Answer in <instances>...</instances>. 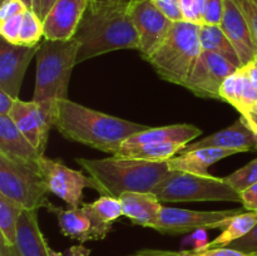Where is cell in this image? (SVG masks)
<instances>
[{"label":"cell","mask_w":257,"mask_h":256,"mask_svg":"<svg viewBox=\"0 0 257 256\" xmlns=\"http://www.w3.org/2000/svg\"><path fill=\"white\" fill-rule=\"evenodd\" d=\"M79 43L77 64L120 49H140V37L128 14V3H88L74 34Z\"/></svg>","instance_id":"obj_1"},{"label":"cell","mask_w":257,"mask_h":256,"mask_svg":"<svg viewBox=\"0 0 257 256\" xmlns=\"http://www.w3.org/2000/svg\"><path fill=\"white\" fill-rule=\"evenodd\" d=\"M54 127L67 140L115 155L128 137L148 127L98 112L70 99L55 103Z\"/></svg>","instance_id":"obj_2"},{"label":"cell","mask_w":257,"mask_h":256,"mask_svg":"<svg viewBox=\"0 0 257 256\" xmlns=\"http://www.w3.org/2000/svg\"><path fill=\"white\" fill-rule=\"evenodd\" d=\"M75 161L87 171L95 191L102 196L115 198L124 192H153L171 171L167 161L151 162L117 156L100 160L77 158Z\"/></svg>","instance_id":"obj_3"},{"label":"cell","mask_w":257,"mask_h":256,"mask_svg":"<svg viewBox=\"0 0 257 256\" xmlns=\"http://www.w3.org/2000/svg\"><path fill=\"white\" fill-rule=\"evenodd\" d=\"M79 43L44 39L39 44L35 60L37 75L33 100L55 108V103L68 98L70 75L77 65Z\"/></svg>","instance_id":"obj_4"},{"label":"cell","mask_w":257,"mask_h":256,"mask_svg":"<svg viewBox=\"0 0 257 256\" xmlns=\"http://www.w3.org/2000/svg\"><path fill=\"white\" fill-rule=\"evenodd\" d=\"M201 52L200 24L181 20L173 22L165 42L147 62L162 79L183 85Z\"/></svg>","instance_id":"obj_5"},{"label":"cell","mask_w":257,"mask_h":256,"mask_svg":"<svg viewBox=\"0 0 257 256\" xmlns=\"http://www.w3.org/2000/svg\"><path fill=\"white\" fill-rule=\"evenodd\" d=\"M152 193L161 202H196V201H230L241 202V192L226 182L225 177L193 175L170 171Z\"/></svg>","instance_id":"obj_6"},{"label":"cell","mask_w":257,"mask_h":256,"mask_svg":"<svg viewBox=\"0 0 257 256\" xmlns=\"http://www.w3.org/2000/svg\"><path fill=\"white\" fill-rule=\"evenodd\" d=\"M49 188L37 163L13 160L0 155V193L19 203L24 210L48 208Z\"/></svg>","instance_id":"obj_7"},{"label":"cell","mask_w":257,"mask_h":256,"mask_svg":"<svg viewBox=\"0 0 257 256\" xmlns=\"http://www.w3.org/2000/svg\"><path fill=\"white\" fill-rule=\"evenodd\" d=\"M241 210L195 211L186 208L163 207L160 218L153 230L166 235H181L197 230L225 228L233 216Z\"/></svg>","instance_id":"obj_8"},{"label":"cell","mask_w":257,"mask_h":256,"mask_svg":"<svg viewBox=\"0 0 257 256\" xmlns=\"http://www.w3.org/2000/svg\"><path fill=\"white\" fill-rule=\"evenodd\" d=\"M128 14L140 37V53L147 60L167 38L173 22L152 0H130Z\"/></svg>","instance_id":"obj_9"},{"label":"cell","mask_w":257,"mask_h":256,"mask_svg":"<svg viewBox=\"0 0 257 256\" xmlns=\"http://www.w3.org/2000/svg\"><path fill=\"white\" fill-rule=\"evenodd\" d=\"M237 69L240 68L220 54L202 50L182 87L200 98L221 100L220 89L223 80Z\"/></svg>","instance_id":"obj_10"},{"label":"cell","mask_w":257,"mask_h":256,"mask_svg":"<svg viewBox=\"0 0 257 256\" xmlns=\"http://www.w3.org/2000/svg\"><path fill=\"white\" fill-rule=\"evenodd\" d=\"M38 167L50 192L62 198L70 207L82 206L83 190L85 187L93 188L89 176L83 175L80 171L72 170L62 162L53 161L45 156L38 160Z\"/></svg>","instance_id":"obj_11"},{"label":"cell","mask_w":257,"mask_h":256,"mask_svg":"<svg viewBox=\"0 0 257 256\" xmlns=\"http://www.w3.org/2000/svg\"><path fill=\"white\" fill-rule=\"evenodd\" d=\"M54 114L55 109L49 105L39 104L34 100L23 102L18 98L9 117L40 155H44L48 136L54 127Z\"/></svg>","instance_id":"obj_12"},{"label":"cell","mask_w":257,"mask_h":256,"mask_svg":"<svg viewBox=\"0 0 257 256\" xmlns=\"http://www.w3.org/2000/svg\"><path fill=\"white\" fill-rule=\"evenodd\" d=\"M38 49L39 45L24 47L0 40V89L15 99L19 98L25 72Z\"/></svg>","instance_id":"obj_13"},{"label":"cell","mask_w":257,"mask_h":256,"mask_svg":"<svg viewBox=\"0 0 257 256\" xmlns=\"http://www.w3.org/2000/svg\"><path fill=\"white\" fill-rule=\"evenodd\" d=\"M220 27L237 50L243 67L257 58V39L235 0H225Z\"/></svg>","instance_id":"obj_14"},{"label":"cell","mask_w":257,"mask_h":256,"mask_svg":"<svg viewBox=\"0 0 257 256\" xmlns=\"http://www.w3.org/2000/svg\"><path fill=\"white\" fill-rule=\"evenodd\" d=\"M88 3V0H57L43 20L44 39L63 42L73 39Z\"/></svg>","instance_id":"obj_15"},{"label":"cell","mask_w":257,"mask_h":256,"mask_svg":"<svg viewBox=\"0 0 257 256\" xmlns=\"http://www.w3.org/2000/svg\"><path fill=\"white\" fill-rule=\"evenodd\" d=\"M200 148L235 150L238 153L257 151V135H255V132L240 117L225 130L218 131L202 140L187 143L178 153L190 152V151L200 150Z\"/></svg>","instance_id":"obj_16"},{"label":"cell","mask_w":257,"mask_h":256,"mask_svg":"<svg viewBox=\"0 0 257 256\" xmlns=\"http://www.w3.org/2000/svg\"><path fill=\"white\" fill-rule=\"evenodd\" d=\"M8 247L13 256H50V246L48 245L38 222V211H23L18 223L15 245Z\"/></svg>","instance_id":"obj_17"},{"label":"cell","mask_w":257,"mask_h":256,"mask_svg":"<svg viewBox=\"0 0 257 256\" xmlns=\"http://www.w3.org/2000/svg\"><path fill=\"white\" fill-rule=\"evenodd\" d=\"M123 213L135 225L155 228L163 206L152 192H124L119 197Z\"/></svg>","instance_id":"obj_18"},{"label":"cell","mask_w":257,"mask_h":256,"mask_svg":"<svg viewBox=\"0 0 257 256\" xmlns=\"http://www.w3.org/2000/svg\"><path fill=\"white\" fill-rule=\"evenodd\" d=\"M202 131L192 124H171L165 127H155L141 131L125 140L122 147H136L147 143H181L187 145L195 138L200 137Z\"/></svg>","instance_id":"obj_19"},{"label":"cell","mask_w":257,"mask_h":256,"mask_svg":"<svg viewBox=\"0 0 257 256\" xmlns=\"http://www.w3.org/2000/svg\"><path fill=\"white\" fill-rule=\"evenodd\" d=\"M0 155L13 160L37 163L42 156L19 131L9 115H0Z\"/></svg>","instance_id":"obj_20"},{"label":"cell","mask_w":257,"mask_h":256,"mask_svg":"<svg viewBox=\"0 0 257 256\" xmlns=\"http://www.w3.org/2000/svg\"><path fill=\"white\" fill-rule=\"evenodd\" d=\"M238 153L235 150H222V148H200L190 152L177 153L175 157L167 161L171 171H182L193 175H210L208 167L213 163Z\"/></svg>","instance_id":"obj_21"},{"label":"cell","mask_w":257,"mask_h":256,"mask_svg":"<svg viewBox=\"0 0 257 256\" xmlns=\"http://www.w3.org/2000/svg\"><path fill=\"white\" fill-rule=\"evenodd\" d=\"M47 210L54 213L60 231L64 236L72 238V240L79 241L80 243L87 242V241H95L92 221L83 206L64 210V208L57 207L52 203Z\"/></svg>","instance_id":"obj_22"},{"label":"cell","mask_w":257,"mask_h":256,"mask_svg":"<svg viewBox=\"0 0 257 256\" xmlns=\"http://www.w3.org/2000/svg\"><path fill=\"white\" fill-rule=\"evenodd\" d=\"M200 42L202 50L220 54L237 68L243 67L237 50L220 25H200Z\"/></svg>","instance_id":"obj_23"},{"label":"cell","mask_w":257,"mask_h":256,"mask_svg":"<svg viewBox=\"0 0 257 256\" xmlns=\"http://www.w3.org/2000/svg\"><path fill=\"white\" fill-rule=\"evenodd\" d=\"M185 145L181 143H147L136 147H120L115 155L117 157L135 158V160L151 161V162H165L175 157Z\"/></svg>","instance_id":"obj_24"},{"label":"cell","mask_w":257,"mask_h":256,"mask_svg":"<svg viewBox=\"0 0 257 256\" xmlns=\"http://www.w3.org/2000/svg\"><path fill=\"white\" fill-rule=\"evenodd\" d=\"M257 223V212L255 211H247V212H240L238 215L233 216L232 220L228 222L222 230V232L206 245L200 246L203 248H217V247H227L230 243L238 238L247 235Z\"/></svg>","instance_id":"obj_25"},{"label":"cell","mask_w":257,"mask_h":256,"mask_svg":"<svg viewBox=\"0 0 257 256\" xmlns=\"http://www.w3.org/2000/svg\"><path fill=\"white\" fill-rule=\"evenodd\" d=\"M24 208L15 201L0 193V233L2 242L14 246L17 241L18 223Z\"/></svg>","instance_id":"obj_26"},{"label":"cell","mask_w":257,"mask_h":256,"mask_svg":"<svg viewBox=\"0 0 257 256\" xmlns=\"http://www.w3.org/2000/svg\"><path fill=\"white\" fill-rule=\"evenodd\" d=\"M44 38V27L43 22L34 10L28 9L23 14V24L20 30L19 45L24 47H35L40 44V39Z\"/></svg>","instance_id":"obj_27"},{"label":"cell","mask_w":257,"mask_h":256,"mask_svg":"<svg viewBox=\"0 0 257 256\" xmlns=\"http://www.w3.org/2000/svg\"><path fill=\"white\" fill-rule=\"evenodd\" d=\"M256 102L257 89L251 83L245 68H240L237 70V107H236V109L241 114L246 110L252 109Z\"/></svg>","instance_id":"obj_28"},{"label":"cell","mask_w":257,"mask_h":256,"mask_svg":"<svg viewBox=\"0 0 257 256\" xmlns=\"http://www.w3.org/2000/svg\"><path fill=\"white\" fill-rule=\"evenodd\" d=\"M89 205L104 222L110 223V225H113V222L117 221L120 216H124L119 198L112 197V196H100L97 201Z\"/></svg>","instance_id":"obj_29"},{"label":"cell","mask_w":257,"mask_h":256,"mask_svg":"<svg viewBox=\"0 0 257 256\" xmlns=\"http://www.w3.org/2000/svg\"><path fill=\"white\" fill-rule=\"evenodd\" d=\"M226 182L228 185L232 186L236 191L242 192L246 188L251 187V186L256 185L257 183V157L248 162L247 165L243 167L238 168L231 175L226 176L225 177Z\"/></svg>","instance_id":"obj_30"},{"label":"cell","mask_w":257,"mask_h":256,"mask_svg":"<svg viewBox=\"0 0 257 256\" xmlns=\"http://www.w3.org/2000/svg\"><path fill=\"white\" fill-rule=\"evenodd\" d=\"M22 24L23 14L0 22V35H2V39L7 40L10 44L19 45Z\"/></svg>","instance_id":"obj_31"},{"label":"cell","mask_w":257,"mask_h":256,"mask_svg":"<svg viewBox=\"0 0 257 256\" xmlns=\"http://www.w3.org/2000/svg\"><path fill=\"white\" fill-rule=\"evenodd\" d=\"M223 3H225V0H206L205 14H203L202 24H221V20H222L223 15Z\"/></svg>","instance_id":"obj_32"},{"label":"cell","mask_w":257,"mask_h":256,"mask_svg":"<svg viewBox=\"0 0 257 256\" xmlns=\"http://www.w3.org/2000/svg\"><path fill=\"white\" fill-rule=\"evenodd\" d=\"M237 70L223 80L220 89L221 100L230 103L235 108L237 107Z\"/></svg>","instance_id":"obj_33"},{"label":"cell","mask_w":257,"mask_h":256,"mask_svg":"<svg viewBox=\"0 0 257 256\" xmlns=\"http://www.w3.org/2000/svg\"><path fill=\"white\" fill-rule=\"evenodd\" d=\"M227 247L235 248L247 255H256L257 253V223L255 227L250 231L246 236L233 241Z\"/></svg>","instance_id":"obj_34"},{"label":"cell","mask_w":257,"mask_h":256,"mask_svg":"<svg viewBox=\"0 0 257 256\" xmlns=\"http://www.w3.org/2000/svg\"><path fill=\"white\" fill-rule=\"evenodd\" d=\"M152 2L172 22L185 20L182 9H181L180 0H152Z\"/></svg>","instance_id":"obj_35"},{"label":"cell","mask_w":257,"mask_h":256,"mask_svg":"<svg viewBox=\"0 0 257 256\" xmlns=\"http://www.w3.org/2000/svg\"><path fill=\"white\" fill-rule=\"evenodd\" d=\"M27 10V5L22 0H4L0 7V22L24 14Z\"/></svg>","instance_id":"obj_36"},{"label":"cell","mask_w":257,"mask_h":256,"mask_svg":"<svg viewBox=\"0 0 257 256\" xmlns=\"http://www.w3.org/2000/svg\"><path fill=\"white\" fill-rule=\"evenodd\" d=\"M257 39V0H235Z\"/></svg>","instance_id":"obj_37"},{"label":"cell","mask_w":257,"mask_h":256,"mask_svg":"<svg viewBox=\"0 0 257 256\" xmlns=\"http://www.w3.org/2000/svg\"><path fill=\"white\" fill-rule=\"evenodd\" d=\"M190 256H255L247 255L241 251L231 247H217V248H203L197 247L196 250L190 251Z\"/></svg>","instance_id":"obj_38"},{"label":"cell","mask_w":257,"mask_h":256,"mask_svg":"<svg viewBox=\"0 0 257 256\" xmlns=\"http://www.w3.org/2000/svg\"><path fill=\"white\" fill-rule=\"evenodd\" d=\"M241 203L247 211L257 212V183L241 192Z\"/></svg>","instance_id":"obj_39"},{"label":"cell","mask_w":257,"mask_h":256,"mask_svg":"<svg viewBox=\"0 0 257 256\" xmlns=\"http://www.w3.org/2000/svg\"><path fill=\"white\" fill-rule=\"evenodd\" d=\"M131 256H190V251H170V250H156V248H145L137 251Z\"/></svg>","instance_id":"obj_40"},{"label":"cell","mask_w":257,"mask_h":256,"mask_svg":"<svg viewBox=\"0 0 257 256\" xmlns=\"http://www.w3.org/2000/svg\"><path fill=\"white\" fill-rule=\"evenodd\" d=\"M50 256H89L90 250L89 248L84 247V246L80 243V245H74L70 246L69 248H67L63 252H58V251L53 250L52 247L49 248Z\"/></svg>","instance_id":"obj_41"},{"label":"cell","mask_w":257,"mask_h":256,"mask_svg":"<svg viewBox=\"0 0 257 256\" xmlns=\"http://www.w3.org/2000/svg\"><path fill=\"white\" fill-rule=\"evenodd\" d=\"M15 103V98L0 89V115H9Z\"/></svg>","instance_id":"obj_42"},{"label":"cell","mask_w":257,"mask_h":256,"mask_svg":"<svg viewBox=\"0 0 257 256\" xmlns=\"http://www.w3.org/2000/svg\"><path fill=\"white\" fill-rule=\"evenodd\" d=\"M55 2L57 0H37V4H35L34 7V12L37 13L38 17L43 20L45 19V17H47L48 13L50 12V9H52L53 5L55 4Z\"/></svg>","instance_id":"obj_43"},{"label":"cell","mask_w":257,"mask_h":256,"mask_svg":"<svg viewBox=\"0 0 257 256\" xmlns=\"http://www.w3.org/2000/svg\"><path fill=\"white\" fill-rule=\"evenodd\" d=\"M205 7L206 0H193V18H195V23L197 24H202L203 14H205Z\"/></svg>","instance_id":"obj_44"},{"label":"cell","mask_w":257,"mask_h":256,"mask_svg":"<svg viewBox=\"0 0 257 256\" xmlns=\"http://www.w3.org/2000/svg\"><path fill=\"white\" fill-rule=\"evenodd\" d=\"M241 118L245 120L246 124L257 135V112L253 109H248L246 112L241 113Z\"/></svg>","instance_id":"obj_45"},{"label":"cell","mask_w":257,"mask_h":256,"mask_svg":"<svg viewBox=\"0 0 257 256\" xmlns=\"http://www.w3.org/2000/svg\"><path fill=\"white\" fill-rule=\"evenodd\" d=\"M180 4H181V9H182L185 20L195 23V18H193V10H192L193 0H180ZM196 24H197V23H196Z\"/></svg>","instance_id":"obj_46"},{"label":"cell","mask_w":257,"mask_h":256,"mask_svg":"<svg viewBox=\"0 0 257 256\" xmlns=\"http://www.w3.org/2000/svg\"><path fill=\"white\" fill-rule=\"evenodd\" d=\"M243 68H245L246 73H247L248 78H250V80H251V83L253 84V87L257 89V67L253 64V62H251V63H248L247 65H245Z\"/></svg>","instance_id":"obj_47"},{"label":"cell","mask_w":257,"mask_h":256,"mask_svg":"<svg viewBox=\"0 0 257 256\" xmlns=\"http://www.w3.org/2000/svg\"><path fill=\"white\" fill-rule=\"evenodd\" d=\"M0 256H13L10 252V248L2 241H0Z\"/></svg>","instance_id":"obj_48"},{"label":"cell","mask_w":257,"mask_h":256,"mask_svg":"<svg viewBox=\"0 0 257 256\" xmlns=\"http://www.w3.org/2000/svg\"><path fill=\"white\" fill-rule=\"evenodd\" d=\"M22 2L24 3V4L27 5L28 9H30V10H34L35 4H37V0H22Z\"/></svg>","instance_id":"obj_49"},{"label":"cell","mask_w":257,"mask_h":256,"mask_svg":"<svg viewBox=\"0 0 257 256\" xmlns=\"http://www.w3.org/2000/svg\"><path fill=\"white\" fill-rule=\"evenodd\" d=\"M89 3H112L114 0H88Z\"/></svg>","instance_id":"obj_50"},{"label":"cell","mask_w":257,"mask_h":256,"mask_svg":"<svg viewBox=\"0 0 257 256\" xmlns=\"http://www.w3.org/2000/svg\"><path fill=\"white\" fill-rule=\"evenodd\" d=\"M252 109L256 110V112H257V102L255 103V105H253V107H252Z\"/></svg>","instance_id":"obj_51"},{"label":"cell","mask_w":257,"mask_h":256,"mask_svg":"<svg viewBox=\"0 0 257 256\" xmlns=\"http://www.w3.org/2000/svg\"><path fill=\"white\" fill-rule=\"evenodd\" d=\"M253 64H255V65H256V67H257V58H256V59H255V60H253Z\"/></svg>","instance_id":"obj_52"},{"label":"cell","mask_w":257,"mask_h":256,"mask_svg":"<svg viewBox=\"0 0 257 256\" xmlns=\"http://www.w3.org/2000/svg\"><path fill=\"white\" fill-rule=\"evenodd\" d=\"M123 2H125V3H128V2H130V0H123Z\"/></svg>","instance_id":"obj_53"},{"label":"cell","mask_w":257,"mask_h":256,"mask_svg":"<svg viewBox=\"0 0 257 256\" xmlns=\"http://www.w3.org/2000/svg\"><path fill=\"white\" fill-rule=\"evenodd\" d=\"M0 2H4V0H0Z\"/></svg>","instance_id":"obj_54"},{"label":"cell","mask_w":257,"mask_h":256,"mask_svg":"<svg viewBox=\"0 0 257 256\" xmlns=\"http://www.w3.org/2000/svg\"><path fill=\"white\" fill-rule=\"evenodd\" d=\"M256 256H257V253H256Z\"/></svg>","instance_id":"obj_55"},{"label":"cell","mask_w":257,"mask_h":256,"mask_svg":"<svg viewBox=\"0 0 257 256\" xmlns=\"http://www.w3.org/2000/svg\"><path fill=\"white\" fill-rule=\"evenodd\" d=\"M255 256H256V255H255Z\"/></svg>","instance_id":"obj_56"}]
</instances>
